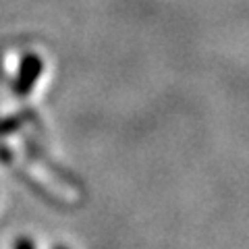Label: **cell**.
Here are the masks:
<instances>
[{
    "mask_svg": "<svg viewBox=\"0 0 249 249\" xmlns=\"http://www.w3.org/2000/svg\"><path fill=\"white\" fill-rule=\"evenodd\" d=\"M40 73H42V60L37 56H27L25 60H23V65H21V71H19L15 89H17L19 93H27L36 85Z\"/></svg>",
    "mask_w": 249,
    "mask_h": 249,
    "instance_id": "1",
    "label": "cell"
},
{
    "mask_svg": "<svg viewBox=\"0 0 249 249\" xmlns=\"http://www.w3.org/2000/svg\"><path fill=\"white\" fill-rule=\"evenodd\" d=\"M15 249H36V247L27 237H21V239L15 241Z\"/></svg>",
    "mask_w": 249,
    "mask_h": 249,
    "instance_id": "2",
    "label": "cell"
},
{
    "mask_svg": "<svg viewBox=\"0 0 249 249\" xmlns=\"http://www.w3.org/2000/svg\"><path fill=\"white\" fill-rule=\"evenodd\" d=\"M56 249H65V247H56Z\"/></svg>",
    "mask_w": 249,
    "mask_h": 249,
    "instance_id": "3",
    "label": "cell"
}]
</instances>
